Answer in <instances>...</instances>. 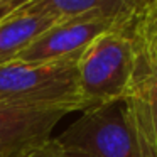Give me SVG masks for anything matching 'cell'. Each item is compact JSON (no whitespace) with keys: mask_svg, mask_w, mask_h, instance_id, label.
<instances>
[{"mask_svg":"<svg viewBox=\"0 0 157 157\" xmlns=\"http://www.w3.org/2000/svg\"><path fill=\"white\" fill-rule=\"evenodd\" d=\"M66 110L0 103V157H27L52 139Z\"/></svg>","mask_w":157,"mask_h":157,"instance_id":"5b68a950","label":"cell"},{"mask_svg":"<svg viewBox=\"0 0 157 157\" xmlns=\"http://www.w3.org/2000/svg\"><path fill=\"white\" fill-rule=\"evenodd\" d=\"M78 58L41 64L12 61L0 66V103L59 108L68 113L88 110L79 91Z\"/></svg>","mask_w":157,"mask_h":157,"instance_id":"7a4b0ae2","label":"cell"},{"mask_svg":"<svg viewBox=\"0 0 157 157\" xmlns=\"http://www.w3.org/2000/svg\"><path fill=\"white\" fill-rule=\"evenodd\" d=\"M27 157H66V154L63 152V149L58 145V142H56L54 137H52L49 142H46L42 147H39L37 150H34V152Z\"/></svg>","mask_w":157,"mask_h":157,"instance_id":"30bf717a","label":"cell"},{"mask_svg":"<svg viewBox=\"0 0 157 157\" xmlns=\"http://www.w3.org/2000/svg\"><path fill=\"white\" fill-rule=\"evenodd\" d=\"M54 140L66 157H145L125 96L81 112Z\"/></svg>","mask_w":157,"mask_h":157,"instance_id":"3957f363","label":"cell"},{"mask_svg":"<svg viewBox=\"0 0 157 157\" xmlns=\"http://www.w3.org/2000/svg\"><path fill=\"white\" fill-rule=\"evenodd\" d=\"M2 2H4V0H0V4H2Z\"/></svg>","mask_w":157,"mask_h":157,"instance_id":"5bb4252c","label":"cell"},{"mask_svg":"<svg viewBox=\"0 0 157 157\" xmlns=\"http://www.w3.org/2000/svg\"><path fill=\"white\" fill-rule=\"evenodd\" d=\"M132 4L133 0H31L14 12H41L54 15L59 21L81 15H100L128 21L132 24Z\"/></svg>","mask_w":157,"mask_h":157,"instance_id":"52a82bcc","label":"cell"},{"mask_svg":"<svg viewBox=\"0 0 157 157\" xmlns=\"http://www.w3.org/2000/svg\"><path fill=\"white\" fill-rule=\"evenodd\" d=\"M59 19L41 12L19 10L0 19V66L15 61L17 56Z\"/></svg>","mask_w":157,"mask_h":157,"instance_id":"ba28073f","label":"cell"},{"mask_svg":"<svg viewBox=\"0 0 157 157\" xmlns=\"http://www.w3.org/2000/svg\"><path fill=\"white\" fill-rule=\"evenodd\" d=\"M125 100L145 157H157V63L139 49L135 73Z\"/></svg>","mask_w":157,"mask_h":157,"instance_id":"8992f818","label":"cell"},{"mask_svg":"<svg viewBox=\"0 0 157 157\" xmlns=\"http://www.w3.org/2000/svg\"><path fill=\"white\" fill-rule=\"evenodd\" d=\"M122 22L128 21L106 19L100 15L61 19L49 29H46L41 36H37L17 56L15 61L27 63V64H41V63L78 58L93 39Z\"/></svg>","mask_w":157,"mask_h":157,"instance_id":"277c9868","label":"cell"},{"mask_svg":"<svg viewBox=\"0 0 157 157\" xmlns=\"http://www.w3.org/2000/svg\"><path fill=\"white\" fill-rule=\"evenodd\" d=\"M155 12H157V0H149V2H147V5L142 9V12L139 14V17H137L133 22L140 21V19H145V17H149V15L155 14ZM133 22H132V24H133Z\"/></svg>","mask_w":157,"mask_h":157,"instance_id":"8fae6325","label":"cell"},{"mask_svg":"<svg viewBox=\"0 0 157 157\" xmlns=\"http://www.w3.org/2000/svg\"><path fill=\"white\" fill-rule=\"evenodd\" d=\"M140 52H142V51H140ZM142 54H144V52H142ZM144 56H145V54H144ZM147 58H149V56H147ZM149 59H152L154 63H157V58H149Z\"/></svg>","mask_w":157,"mask_h":157,"instance_id":"4fadbf2b","label":"cell"},{"mask_svg":"<svg viewBox=\"0 0 157 157\" xmlns=\"http://www.w3.org/2000/svg\"><path fill=\"white\" fill-rule=\"evenodd\" d=\"M147 2H149V0H133V4H132V22L139 17L142 9L147 5Z\"/></svg>","mask_w":157,"mask_h":157,"instance_id":"7c38bea8","label":"cell"},{"mask_svg":"<svg viewBox=\"0 0 157 157\" xmlns=\"http://www.w3.org/2000/svg\"><path fill=\"white\" fill-rule=\"evenodd\" d=\"M139 49L149 58H157V12L132 24Z\"/></svg>","mask_w":157,"mask_h":157,"instance_id":"9c48e42d","label":"cell"},{"mask_svg":"<svg viewBox=\"0 0 157 157\" xmlns=\"http://www.w3.org/2000/svg\"><path fill=\"white\" fill-rule=\"evenodd\" d=\"M137 59L139 46L130 22L117 24L83 49L76 71L79 91L90 108L125 96Z\"/></svg>","mask_w":157,"mask_h":157,"instance_id":"6da1fadb","label":"cell"}]
</instances>
